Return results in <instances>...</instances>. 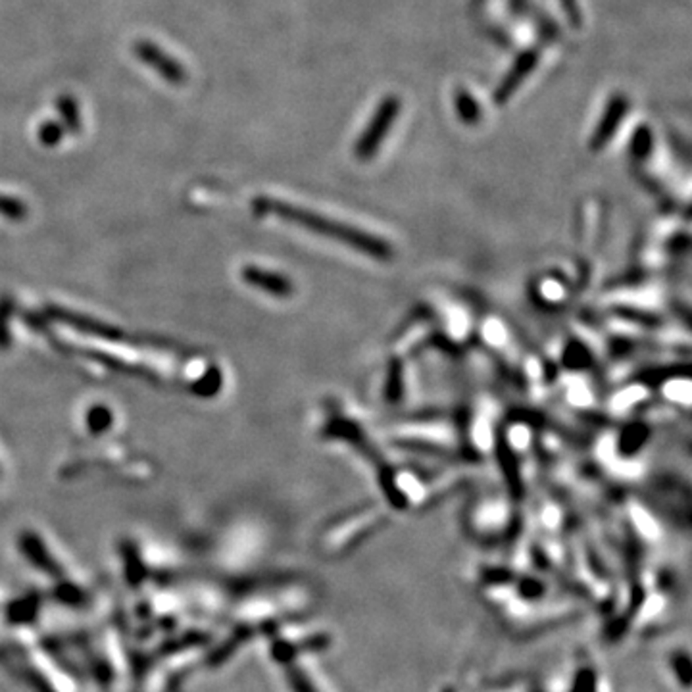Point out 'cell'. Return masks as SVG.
Listing matches in <instances>:
<instances>
[{"label": "cell", "mask_w": 692, "mask_h": 692, "mask_svg": "<svg viewBox=\"0 0 692 692\" xmlns=\"http://www.w3.org/2000/svg\"><path fill=\"white\" fill-rule=\"evenodd\" d=\"M273 210L279 212L283 217L297 221V224H300L304 227H310L317 233L325 235V237L337 239L344 244H349L364 254L376 256V258H386L391 254L389 244L383 243L377 237H373V235H366V233H362L359 229H354L350 226L337 224V221H331V219H325L322 216H315L312 212H304V210H298V208H290V206H283V204H275Z\"/></svg>", "instance_id": "6da1fadb"}, {"label": "cell", "mask_w": 692, "mask_h": 692, "mask_svg": "<svg viewBox=\"0 0 692 692\" xmlns=\"http://www.w3.org/2000/svg\"><path fill=\"white\" fill-rule=\"evenodd\" d=\"M396 114H398V101L395 99V96L381 102L376 118H373L371 126L366 129V133L362 135V141H359V145H358V156L359 158L373 156V152H376V148L379 146L381 138L386 135V131L391 129Z\"/></svg>", "instance_id": "7a4b0ae2"}, {"label": "cell", "mask_w": 692, "mask_h": 692, "mask_svg": "<svg viewBox=\"0 0 692 692\" xmlns=\"http://www.w3.org/2000/svg\"><path fill=\"white\" fill-rule=\"evenodd\" d=\"M141 54H143L145 60H148V64H155L156 62V67L160 69V72L164 75H170L168 79H177L179 77V67H175L173 64L164 62V58L160 57V52L156 49H141Z\"/></svg>", "instance_id": "277c9868"}, {"label": "cell", "mask_w": 692, "mask_h": 692, "mask_svg": "<svg viewBox=\"0 0 692 692\" xmlns=\"http://www.w3.org/2000/svg\"><path fill=\"white\" fill-rule=\"evenodd\" d=\"M625 101L616 99L610 106H608V112L604 116V123H600L599 131L594 133V146H602L608 138L612 137V133L617 129L621 116L625 114Z\"/></svg>", "instance_id": "3957f363"}]
</instances>
